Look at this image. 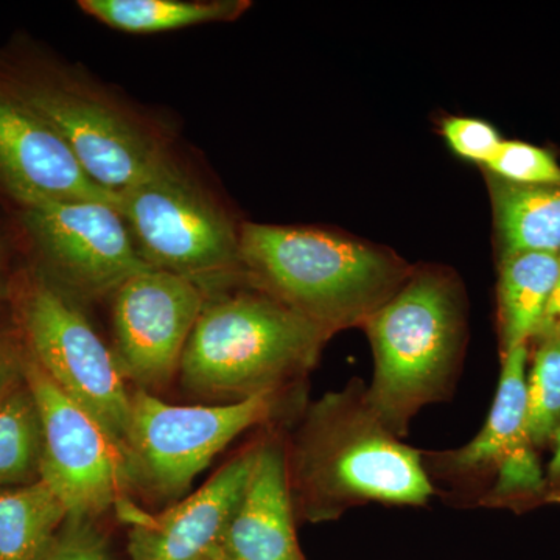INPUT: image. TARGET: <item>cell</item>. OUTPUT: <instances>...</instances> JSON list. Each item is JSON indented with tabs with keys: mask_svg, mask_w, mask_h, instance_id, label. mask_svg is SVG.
I'll use <instances>...</instances> for the list:
<instances>
[{
	"mask_svg": "<svg viewBox=\"0 0 560 560\" xmlns=\"http://www.w3.org/2000/svg\"><path fill=\"white\" fill-rule=\"evenodd\" d=\"M285 453L294 512L307 522L366 503L422 506L434 495L422 456L375 415L359 381L313 401Z\"/></svg>",
	"mask_w": 560,
	"mask_h": 560,
	"instance_id": "1",
	"label": "cell"
},
{
	"mask_svg": "<svg viewBox=\"0 0 560 560\" xmlns=\"http://www.w3.org/2000/svg\"><path fill=\"white\" fill-rule=\"evenodd\" d=\"M241 261L260 290L334 335L364 326L410 278L393 254L305 228L245 223Z\"/></svg>",
	"mask_w": 560,
	"mask_h": 560,
	"instance_id": "2",
	"label": "cell"
},
{
	"mask_svg": "<svg viewBox=\"0 0 560 560\" xmlns=\"http://www.w3.org/2000/svg\"><path fill=\"white\" fill-rule=\"evenodd\" d=\"M329 335L267 291L206 301L183 360L184 388L202 399L279 394L315 366Z\"/></svg>",
	"mask_w": 560,
	"mask_h": 560,
	"instance_id": "3",
	"label": "cell"
},
{
	"mask_svg": "<svg viewBox=\"0 0 560 560\" xmlns=\"http://www.w3.org/2000/svg\"><path fill=\"white\" fill-rule=\"evenodd\" d=\"M374 353L372 410L396 436L427 405L447 399L464 345L458 285L436 270L410 278L364 324Z\"/></svg>",
	"mask_w": 560,
	"mask_h": 560,
	"instance_id": "4",
	"label": "cell"
},
{
	"mask_svg": "<svg viewBox=\"0 0 560 560\" xmlns=\"http://www.w3.org/2000/svg\"><path fill=\"white\" fill-rule=\"evenodd\" d=\"M117 197L140 257L154 270L208 287L242 267L241 231L172 158Z\"/></svg>",
	"mask_w": 560,
	"mask_h": 560,
	"instance_id": "5",
	"label": "cell"
},
{
	"mask_svg": "<svg viewBox=\"0 0 560 560\" xmlns=\"http://www.w3.org/2000/svg\"><path fill=\"white\" fill-rule=\"evenodd\" d=\"M279 394H260L223 405L180 407L132 393L125 452L135 486L162 500H176L243 431L271 418Z\"/></svg>",
	"mask_w": 560,
	"mask_h": 560,
	"instance_id": "6",
	"label": "cell"
},
{
	"mask_svg": "<svg viewBox=\"0 0 560 560\" xmlns=\"http://www.w3.org/2000/svg\"><path fill=\"white\" fill-rule=\"evenodd\" d=\"M31 355L125 451L132 393L113 349L61 290L36 282L22 302Z\"/></svg>",
	"mask_w": 560,
	"mask_h": 560,
	"instance_id": "7",
	"label": "cell"
},
{
	"mask_svg": "<svg viewBox=\"0 0 560 560\" xmlns=\"http://www.w3.org/2000/svg\"><path fill=\"white\" fill-rule=\"evenodd\" d=\"M22 377L43 423L40 480L65 503L69 517L97 521L135 486L127 452L55 385L31 353Z\"/></svg>",
	"mask_w": 560,
	"mask_h": 560,
	"instance_id": "8",
	"label": "cell"
},
{
	"mask_svg": "<svg viewBox=\"0 0 560 560\" xmlns=\"http://www.w3.org/2000/svg\"><path fill=\"white\" fill-rule=\"evenodd\" d=\"M10 97L47 121L105 189H127L172 158L156 132L86 83L33 84Z\"/></svg>",
	"mask_w": 560,
	"mask_h": 560,
	"instance_id": "9",
	"label": "cell"
},
{
	"mask_svg": "<svg viewBox=\"0 0 560 560\" xmlns=\"http://www.w3.org/2000/svg\"><path fill=\"white\" fill-rule=\"evenodd\" d=\"M208 289L184 276L147 270L114 293V357L127 382L162 388L179 374Z\"/></svg>",
	"mask_w": 560,
	"mask_h": 560,
	"instance_id": "10",
	"label": "cell"
},
{
	"mask_svg": "<svg viewBox=\"0 0 560 560\" xmlns=\"http://www.w3.org/2000/svg\"><path fill=\"white\" fill-rule=\"evenodd\" d=\"M24 223L66 285L83 296L114 294L132 276L151 270L119 210L106 202H28Z\"/></svg>",
	"mask_w": 560,
	"mask_h": 560,
	"instance_id": "11",
	"label": "cell"
},
{
	"mask_svg": "<svg viewBox=\"0 0 560 560\" xmlns=\"http://www.w3.org/2000/svg\"><path fill=\"white\" fill-rule=\"evenodd\" d=\"M526 360V346L504 353L499 389L485 427L466 447L441 456V470L458 480L495 475V486L485 499L489 504L539 492L544 486L528 434Z\"/></svg>",
	"mask_w": 560,
	"mask_h": 560,
	"instance_id": "12",
	"label": "cell"
},
{
	"mask_svg": "<svg viewBox=\"0 0 560 560\" xmlns=\"http://www.w3.org/2000/svg\"><path fill=\"white\" fill-rule=\"evenodd\" d=\"M256 445L231 459L202 488L158 515L132 511L131 560H221L228 528L245 492Z\"/></svg>",
	"mask_w": 560,
	"mask_h": 560,
	"instance_id": "13",
	"label": "cell"
},
{
	"mask_svg": "<svg viewBox=\"0 0 560 560\" xmlns=\"http://www.w3.org/2000/svg\"><path fill=\"white\" fill-rule=\"evenodd\" d=\"M0 180L22 206L38 200L98 201L117 209L81 167L65 139L31 109L0 92Z\"/></svg>",
	"mask_w": 560,
	"mask_h": 560,
	"instance_id": "14",
	"label": "cell"
},
{
	"mask_svg": "<svg viewBox=\"0 0 560 560\" xmlns=\"http://www.w3.org/2000/svg\"><path fill=\"white\" fill-rule=\"evenodd\" d=\"M294 518L285 447L278 441L261 442L221 560H305Z\"/></svg>",
	"mask_w": 560,
	"mask_h": 560,
	"instance_id": "15",
	"label": "cell"
},
{
	"mask_svg": "<svg viewBox=\"0 0 560 560\" xmlns=\"http://www.w3.org/2000/svg\"><path fill=\"white\" fill-rule=\"evenodd\" d=\"M490 194L503 256L514 253L560 256V183L523 186L493 176Z\"/></svg>",
	"mask_w": 560,
	"mask_h": 560,
	"instance_id": "16",
	"label": "cell"
},
{
	"mask_svg": "<svg viewBox=\"0 0 560 560\" xmlns=\"http://www.w3.org/2000/svg\"><path fill=\"white\" fill-rule=\"evenodd\" d=\"M560 256L514 253L503 256L499 282L501 342L504 353L534 338L555 289Z\"/></svg>",
	"mask_w": 560,
	"mask_h": 560,
	"instance_id": "17",
	"label": "cell"
},
{
	"mask_svg": "<svg viewBox=\"0 0 560 560\" xmlns=\"http://www.w3.org/2000/svg\"><path fill=\"white\" fill-rule=\"evenodd\" d=\"M68 518L46 481L0 489V560H43Z\"/></svg>",
	"mask_w": 560,
	"mask_h": 560,
	"instance_id": "18",
	"label": "cell"
},
{
	"mask_svg": "<svg viewBox=\"0 0 560 560\" xmlns=\"http://www.w3.org/2000/svg\"><path fill=\"white\" fill-rule=\"evenodd\" d=\"M81 10L125 33L179 31L191 25L234 21L248 10L243 0H81Z\"/></svg>",
	"mask_w": 560,
	"mask_h": 560,
	"instance_id": "19",
	"label": "cell"
},
{
	"mask_svg": "<svg viewBox=\"0 0 560 560\" xmlns=\"http://www.w3.org/2000/svg\"><path fill=\"white\" fill-rule=\"evenodd\" d=\"M43 423L27 382L0 396V489L40 480Z\"/></svg>",
	"mask_w": 560,
	"mask_h": 560,
	"instance_id": "20",
	"label": "cell"
},
{
	"mask_svg": "<svg viewBox=\"0 0 560 560\" xmlns=\"http://www.w3.org/2000/svg\"><path fill=\"white\" fill-rule=\"evenodd\" d=\"M526 393L529 440L540 447L560 427V340L540 342L526 378Z\"/></svg>",
	"mask_w": 560,
	"mask_h": 560,
	"instance_id": "21",
	"label": "cell"
},
{
	"mask_svg": "<svg viewBox=\"0 0 560 560\" xmlns=\"http://www.w3.org/2000/svg\"><path fill=\"white\" fill-rule=\"evenodd\" d=\"M486 167L499 179L523 186L560 183V165L550 151L525 142H501Z\"/></svg>",
	"mask_w": 560,
	"mask_h": 560,
	"instance_id": "22",
	"label": "cell"
},
{
	"mask_svg": "<svg viewBox=\"0 0 560 560\" xmlns=\"http://www.w3.org/2000/svg\"><path fill=\"white\" fill-rule=\"evenodd\" d=\"M43 560H117L92 518L69 517Z\"/></svg>",
	"mask_w": 560,
	"mask_h": 560,
	"instance_id": "23",
	"label": "cell"
},
{
	"mask_svg": "<svg viewBox=\"0 0 560 560\" xmlns=\"http://www.w3.org/2000/svg\"><path fill=\"white\" fill-rule=\"evenodd\" d=\"M442 135L460 158L485 165L492 160L503 142L495 128L486 121L467 117L445 119L442 124Z\"/></svg>",
	"mask_w": 560,
	"mask_h": 560,
	"instance_id": "24",
	"label": "cell"
},
{
	"mask_svg": "<svg viewBox=\"0 0 560 560\" xmlns=\"http://www.w3.org/2000/svg\"><path fill=\"white\" fill-rule=\"evenodd\" d=\"M534 338L539 340V342L560 340V268L550 301H548L547 307H545Z\"/></svg>",
	"mask_w": 560,
	"mask_h": 560,
	"instance_id": "25",
	"label": "cell"
},
{
	"mask_svg": "<svg viewBox=\"0 0 560 560\" xmlns=\"http://www.w3.org/2000/svg\"><path fill=\"white\" fill-rule=\"evenodd\" d=\"M556 448L552 456L550 467H548V482H550L552 493L560 495V427L555 434Z\"/></svg>",
	"mask_w": 560,
	"mask_h": 560,
	"instance_id": "26",
	"label": "cell"
},
{
	"mask_svg": "<svg viewBox=\"0 0 560 560\" xmlns=\"http://www.w3.org/2000/svg\"><path fill=\"white\" fill-rule=\"evenodd\" d=\"M16 378L13 364H11L9 357L0 346V396L16 382Z\"/></svg>",
	"mask_w": 560,
	"mask_h": 560,
	"instance_id": "27",
	"label": "cell"
}]
</instances>
